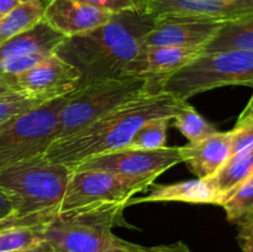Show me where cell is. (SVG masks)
<instances>
[{"label": "cell", "instance_id": "obj_1", "mask_svg": "<svg viewBox=\"0 0 253 252\" xmlns=\"http://www.w3.org/2000/svg\"><path fill=\"white\" fill-rule=\"evenodd\" d=\"M155 22L156 17L143 10L111 14L109 21L101 26L66 37L54 54L79 72V88L125 77V68L142 48Z\"/></svg>", "mask_w": 253, "mask_h": 252}, {"label": "cell", "instance_id": "obj_2", "mask_svg": "<svg viewBox=\"0 0 253 252\" xmlns=\"http://www.w3.org/2000/svg\"><path fill=\"white\" fill-rule=\"evenodd\" d=\"M185 104L187 101L179 100L167 91L143 94L83 130L54 140L43 156L51 162L74 168L89 157L127 147L143 124L158 118L173 119Z\"/></svg>", "mask_w": 253, "mask_h": 252}, {"label": "cell", "instance_id": "obj_3", "mask_svg": "<svg viewBox=\"0 0 253 252\" xmlns=\"http://www.w3.org/2000/svg\"><path fill=\"white\" fill-rule=\"evenodd\" d=\"M73 168L42 155L0 169V188L14 202V211L0 219V230L46 225L58 212Z\"/></svg>", "mask_w": 253, "mask_h": 252}, {"label": "cell", "instance_id": "obj_4", "mask_svg": "<svg viewBox=\"0 0 253 252\" xmlns=\"http://www.w3.org/2000/svg\"><path fill=\"white\" fill-rule=\"evenodd\" d=\"M128 200L95 203L59 211L46 224L43 241L52 252H104L124 241L115 226H125Z\"/></svg>", "mask_w": 253, "mask_h": 252}, {"label": "cell", "instance_id": "obj_5", "mask_svg": "<svg viewBox=\"0 0 253 252\" xmlns=\"http://www.w3.org/2000/svg\"><path fill=\"white\" fill-rule=\"evenodd\" d=\"M147 93L155 94L147 79L127 76L78 88L69 94L61 110L54 140L83 130L94 121Z\"/></svg>", "mask_w": 253, "mask_h": 252}, {"label": "cell", "instance_id": "obj_6", "mask_svg": "<svg viewBox=\"0 0 253 252\" xmlns=\"http://www.w3.org/2000/svg\"><path fill=\"white\" fill-rule=\"evenodd\" d=\"M229 85L253 88V52L234 49L200 54L166 79L162 91L187 101L197 94Z\"/></svg>", "mask_w": 253, "mask_h": 252}, {"label": "cell", "instance_id": "obj_7", "mask_svg": "<svg viewBox=\"0 0 253 252\" xmlns=\"http://www.w3.org/2000/svg\"><path fill=\"white\" fill-rule=\"evenodd\" d=\"M68 95L46 101L0 125V169L44 153L54 141L59 114Z\"/></svg>", "mask_w": 253, "mask_h": 252}, {"label": "cell", "instance_id": "obj_8", "mask_svg": "<svg viewBox=\"0 0 253 252\" xmlns=\"http://www.w3.org/2000/svg\"><path fill=\"white\" fill-rule=\"evenodd\" d=\"M155 178H130L104 170H74L59 211L95 203L130 200L153 185Z\"/></svg>", "mask_w": 253, "mask_h": 252}, {"label": "cell", "instance_id": "obj_9", "mask_svg": "<svg viewBox=\"0 0 253 252\" xmlns=\"http://www.w3.org/2000/svg\"><path fill=\"white\" fill-rule=\"evenodd\" d=\"M182 163L180 147L140 150L124 147L93 156L73 168L74 170H104L130 178H155L173 166Z\"/></svg>", "mask_w": 253, "mask_h": 252}, {"label": "cell", "instance_id": "obj_10", "mask_svg": "<svg viewBox=\"0 0 253 252\" xmlns=\"http://www.w3.org/2000/svg\"><path fill=\"white\" fill-rule=\"evenodd\" d=\"M81 74L72 64L52 53L30 71L10 82L12 89L43 101L73 93L79 88Z\"/></svg>", "mask_w": 253, "mask_h": 252}, {"label": "cell", "instance_id": "obj_11", "mask_svg": "<svg viewBox=\"0 0 253 252\" xmlns=\"http://www.w3.org/2000/svg\"><path fill=\"white\" fill-rule=\"evenodd\" d=\"M224 22L189 15L157 16L142 47H202L204 49Z\"/></svg>", "mask_w": 253, "mask_h": 252}, {"label": "cell", "instance_id": "obj_12", "mask_svg": "<svg viewBox=\"0 0 253 252\" xmlns=\"http://www.w3.org/2000/svg\"><path fill=\"white\" fill-rule=\"evenodd\" d=\"M203 53L202 47H142L127 64L124 76L147 79L153 93H160L166 79Z\"/></svg>", "mask_w": 253, "mask_h": 252}, {"label": "cell", "instance_id": "obj_13", "mask_svg": "<svg viewBox=\"0 0 253 252\" xmlns=\"http://www.w3.org/2000/svg\"><path fill=\"white\" fill-rule=\"evenodd\" d=\"M146 11L162 15H189L230 21L253 12V0H147Z\"/></svg>", "mask_w": 253, "mask_h": 252}, {"label": "cell", "instance_id": "obj_14", "mask_svg": "<svg viewBox=\"0 0 253 252\" xmlns=\"http://www.w3.org/2000/svg\"><path fill=\"white\" fill-rule=\"evenodd\" d=\"M110 17V12L84 4L81 0H48L43 12V19L66 37L96 29Z\"/></svg>", "mask_w": 253, "mask_h": 252}, {"label": "cell", "instance_id": "obj_15", "mask_svg": "<svg viewBox=\"0 0 253 252\" xmlns=\"http://www.w3.org/2000/svg\"><path fill=\"white\" fill-rule=\"evenodd\" d=\"M180 155L199 179L212 177L232 155V131H216L198 142H188L180 146Z\"/></svg>", "mask_w": 253, "mask_h": 252}, {"label": "cell", "instance_id": "obj_16", "mask_svg": "<svg viewBox=\"0 0 253 252\" xmlns=\"http://www.w3.org/2000/svg\"><path fill=\"white\" fill-rule=\"evenodd\" d=\"M66 40L44 19L0 44V61L31 54H52Z\"/></svg>", "mask_w": 253, "mask_h": 252}, {"label": "cell", "instance_id": "obj_17", "mask_svg": "<svg viewBox=\"0 0 253 252\" xmlns=\"http://www.w3.org/2000/svg\"><path fill=\"white\" fill-rule=\"evenodd\" d=\"M155 202H183L189 204H212L221 205L222 199L212 185L210 178L207 179H192L178 182L174 184L157 185L147 195L131 198L128 205L140 204V203Z\"/></svg>", "mask_w": 253, "mask_h": 252}, {"label": "cell", "instance_id": "obj_18", "mask_svg": "<svg viewBox=\"0 0 253 252\" xmlns=\"http://www.w3.org/2000/svg\"><path fill=\"white\" fill-rule=\"evenodd\" d=\"M234 49L253 52V12L225 21L211 41L204 47V53Z\"/></svg>", "mask_w": 253, "mask_h": 252}, {"label": "cell", "instance_id": "obj_19", "mask_svg": "<svg viewBox=\"0 0 253 252\" xmlns=\"http://www.w3.org/2000/svg\"><path fill=\"white\" fill-rule=\"evenodd\" d=\"M253 174V145L230 156L225 165L210 177L222 202ZM222 204V203H221Z\"/></svg>", "mask_w": 253, "mask_h": 252}, {"label": "cell", "instance_id": "obj_20", "mask_svg": "<svg viewBox=\"0 0 253 252\" xmlns=\"http://www.w3.org/2000/svg\"><path fill=\"white\" fill-rule=\"evenodd\" d=\"M48 0H34L20 2L15 9L0 19V44L31 27L43 19Z\"/></svg>", "mask_w": 253, "mask_h": 252}, {"label": "cell", "instance_id": "obj_21", "mask_svg": "<svg viewBox=\"0 0 253 252\" xmlns=\"http://www.w3.org/2000/svg\"><path fill=\"white\" fill-rule=\"evenodd\" d=\"M220 207L230 222L239 226L253 220V174L236 188Z\"/></svg>", "mask_w": 253, "mask_h": 252}, {"label": "cell", "instance_id": "obj_22", "mask_svg": "<svg viewBox=\"0 0 253 252\" xmlns=\"http://www.w3.org/2000/svg\"><path fill=\"white\" fill-rule=\"evenodd\" d=\"M172 120L173 126L177 127L189 142H198L217 131L214 124L209 123L188 103Z\"/></svg>", "mask_w": 253, "mask_h": 252}, {"label": "cell", "instance_id": "obj_23", "mask_svg": "<svg viewBox=\"0 0 253 252\" xmlns=\"http://www.w3.org/2000/svg\"><path fill=\"white\" fill-rule=\"evenodd\" d=\"M172 119L158 118L143 124L131 138L127 147L140 150H157L166 147L167 130Z\"/></svg>", "mask_w": 253, "mask_h": 252}, {"label": "cell", "instance_id": "obj_24", "mask_svg": "<svg viewBox=\"0 0 253 252\" xmlns=\"http://www.w3.org/2000/svg\"><path fill=\"white\" fill-rule=\"evenodd\" d=\"M46 225L17 226L0 230V252H15L43 241Z\"/></svg>", "mask_w": 253, "mask_h": 252}, {"label": "cell", "instance_id": "obj_25", "mask_svg": "<svg viewBox=\"0 0 253 252\" xmlns=\"http://www.w3.org/2000/svg\"><path fill=\"white\" fill-rule=\"evenodd\" d=\"M46 101L34 98L24 91H10L0 95V125L15 116L22 115Z\"/></svg>", "mask_w": 253, "mask_h": 252}, {"label": "cell", "instance_id": "obj_26", "mask_svg": "<svg viewBox=\"0 0 253 252\" xmlns=\"http://www.w3.org/2000/svg\"><path fill=\"white\" fill-rule=\"evenodd\" d=\"M81 1L105 12L116 14V12L127 11V10L146 11L147 0H81Z\"/></svg>", "mask_w": 253, "mask_h": 252}, {"label": "cell", "instance_id": "obj_27", "mask_svg": "<svg viewBox=\"0 0 253 252\" xmlns=\"http://www.w3.org/2000/svg\"><path fill=\"white\" fill-rule=\"evenodd\" d=\"M232 155L253 145V119L236 123L232 128Z\"/></svg>", "mask_w": 253, "mask_h": 252}, {"label": "cell", "instance_id": "obj_28", "mask_svg": "<svg viewBox=\"0 0 253 252\" xmlns=\"http://www.w3.org/2000/svg\"><path fill=\"white\" fill-rule=\"evenodd\" d=\"M239 227V242L242 252H253V220Z\"/></svg>", "mask_w": 253, "mask_h": 252}, {"label": "cell", "instance_id": "obj_29", "mask_svg": "<svg viewBox=\"0 0 253 252\" xmlns=\"http://www.w3.org/2000/svg\"><path fill=\"white\" fill-rule=\"evenodd\" d=\"M146 252H192L183 241H177L170 245H160V246L146 247Z\"/></svg>", "mask_w": 253, "mask_h": 252}, {"label": "cell", "instance_id": "obj_30", "mask_svg": "<svg viewBox=\"0 0 253 252\" xmlns=\"http://www.w3.org/2000/svg\"><path fill=\"white\" fill-rule=\"evenodd\" d=\"M14 209V202L11 200V198L4 189L0 188V219L11 214Z\"/></svg>", "mask_w": 253, "mask_h": 252}, {"label": "cell", "instance_id": "obj_31", "mask_svg": "<svg viewBox=\"0 0 253 252\" xmlns=\"http://www.w3.org/2000/svg\"><path fill=\"white\" fill-rule=\"evenodd\" d=\"M104 252H146V247L138 246V245L131 244L124 240L121 244L115 245V246L110 247Z\"/></svg>", "mask_w": 253, "mask_h": 252}, {"label": "cell", "instance_id": "obj_32", "mask_svg": "<svg viewBox=\"0 0 253 252\" xmlns=\"http://www.w3.org/2000/svg\"><path fill=\"white\" fill-rule=\"evenodd\" d=\"M253 119V95L250 99V101L247 103L246 108L244 109L241 114H240L239 119H237V123H242V121L246 120H252Z\"/></svg>", "mask_w": 253, "mask_h": 252}, {"label": "cell", "instance_id": "obj_33", "mask_svg": "<svg viewBox=\"0 0 253 252\" xmlns=\"http://www.w3.org/2000/svg\"><path fill=\"white\" fill-rule=\"evenodd\" d=\"M20 4L19 0H0V15H6Z\"/></svg>", "mask_w": 253, "mask_h": 252}, {"label": "cell", "instance_id": "obj_34", "mask_svg": "<svg viewBox=\"0 0 253 252\" xmlns=\"http://www.w3.org/2000/svg\"><path fill=\"white\" fill-rule=\"evenodd\" d=\"M15 252H52V251L51 249H49L48 245H47L44 241H42L40 242V244L35 245V246L27 247V249H24V250H19V251H15Z\"/></svg>", "mask_w": 253, "mask_h": 252}, {"label": "cell", "instance_id": "obj_35", "mask_svg": "<svg viewBox=\"0 0 253 252\" xmlns=\"http://www.w3.org/2000/svg\"><path fill=\"white\" fill-rule=\"evenodd\" d=\"M10 91H14L12 86L10 85L6 81H4V79L0 78V95H1V94L10 93Z\"/></svg>", "mask_w": 253, "mask_h": 252}, {"label": "cell", "instance_id": "obj_36", "mask_svg": "<svg viewBox=\"0 0 253 252\" xmlns=\"http://www.w3.org/2000/svg\"><path fill=\"white\" fill-rule=\"evenodd\" d=\"M20 2H27V1H34V0H19Z\"/></svg>", "mask_w": 253, "mask_h": 252}, {"label": "cell", "instance_id": "obj_37", "mask_svg": "<svg viewBox=\"0 0 253 252\" xmlns=\"http://www.w3.org/2000/svg\"><path fill=\"white\" fill-rule=\"evenodd\" d=\"M1 17H2V15H0V19H1Z\"/></svg>", "mask_w": 253, "mask_h": 252}]
</instances>
